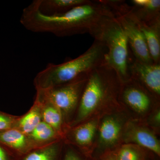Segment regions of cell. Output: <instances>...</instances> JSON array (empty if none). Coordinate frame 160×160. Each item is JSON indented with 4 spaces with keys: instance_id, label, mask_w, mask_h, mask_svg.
I'll return each instance as SVG.
<instances>
[{
    "instance_id": "obj_1",
    "label": "cell",
    "mask_w": 160,
    "mask_h": 160,
    "mask_svg": "<svg viewBox=\"0 0 160 160\" xmlns=\"http://www.w3.org/2000/svg\"><path fill=\"white\" fill-rule=\"evenodd\" d=\"M104 0L90 1L63 14L45 15L30 4L23 9L20 22L34 32H48L58 37L89 33L92 35L106 20L115 17Z\"/></svg>"
},
{
    "instance_id": "obj_2",
    "label": "cell",
    "mask_w": 160,
    "mask_h": 160,
    "mask_svg": "<svg viewBox=\"0 0 160 160\" xmlns=\"http://www.w3.org/2000/svg\"><path fill=\"white\" fill-rule=\"evenodd\" d=\"M122 84L117 72L106 62L89 72L77 111L68 129L121 106Z\"/></svg>"
},
{
    "instance_id": "obj_3",
    "label": "cell",
    "mask_w": 160,
    "mask_h": 160,
    "mask_svg": "<svg viewBox=\"0 0 160 160\" xmlns=\"http://www.w3.org/2000/svg\"><path fill=\"white\" fill-rule=\"evenodd\" d=\"M107 49L102 42L95 40L88 50L79 56L59 64L49 63L33 80L36 90L62 85L87 73L106 62Z\"/></svg>"
},
{
    "instance_id": "obj_4",
    "label": "cell",
    "mask_w": 160,
    "mask_h": 160,
    "mask_svg": "<svg viewBox=\"0 0 160 160\" xmlns=\"http://www.w3.org/2000/svg\"><path fill=\"white\" fill-rule=\"evenodd\" d=\"M92 36L106 46V62L117 72L122 83L129 80V43L122 27L115 17L103 22Z\"/></svg>"
},
{
    "instance_id": "obj_5",
    "label": "cell",
    "mask_w": 160,
    "mask_h": 160,
    "mask_svg": "<svg viewBox=\"0 0 160 160\" xmlns=\"http://www.w3.org/2000/svg\"><path fill=\"white\" fill-rule=\"evenodd\" d=\"M122 105L100 117L92 157L97 160L103 153L114 151L122 145L123 129L130 118Z\"/></svg>"
},
{
    "instance_id": "obj_6",
    "label": "cell",
    "mask_w": 160,
    "mask_h": 160,
    "mask_svg": "<svg viewBox=\"0 0 160 160\" xmlns=\"http://www.w3.org/2000/svg\"><path fill=\"white\" fill-rule=\"evenodd\" d=\"M89 73L81 75L62 85L48 89H36L40 90L57 107L62 117L66 130L77 111Z\"/></svg>"
},
{
    "instance_id": "obj_7",
    "label": "cell",
    "mask_w": 160,
    "mask_h": 160,
    "mask_svg": "<svg viewBox=\"0 0 160 160\" xmlns=\"http://www.w3.org/2000/svg\"><path fill=\"white\" fill-rule=\"evenodd\" d=\"M130 6L125 1H118L113 6L115 17L122 27L129 49L135 58L146 63H153L145 37L138 23L129 12Z\"/></svg>"
},
{
    "instance_id": "obj_8",
    "label": "cell",
    "mask_w": 160,
    "mask_h": 160,
    "mask_svg": "<svg viewBox=\"0 0 160 160\" xmlns=\"http://www.w3.org/2000/svg\"><path fill=\"white\" fill-rule=\"evenodd\" d=\"M159 100L149 90L134 80L122 83L119 101L126 109H129L141 118L146 117L159 106Z\"/></svg>"
},
{
    "instance_id": "obj_9",
    "label": "cell",
    "mask_w": 160,
    "mask_h": 160,
    "mask_svg": "<svg viewBox=\"0 0 160 160\" xmlns=\"http://www.w3.org/2000/svg\"><path fill=\"white\" fill-rule=\"evenodd\" d=\"M123 144L136 145L160 157L159 140L143 120L132 118L127 121L122 135Z\"/></svg>"
},
{
    "instance_id": "obj_10",
    "label": "cell",
    "mask_w": 160,
    "mask_h": 160,
    "mask_svg": "<svg viewBox=\"0 0 160 160\" xmlns=\"http://www.w3.org/2000/svg\"><path fill=\"white\" fill-rule=\"evenodd\" d=\"M101 115L67 129L63 137L64 142L75 146L84 154L92 157Z\"/></svg>"
},
{
    "instance_id": "obj_11",
    "label": "cell",
    "mask_w": 160,
    "mask_h": 160,
    "mask_svg": "<svg viewBox=\"0 0 160 160\" xmlns=\"http://www.w3.org/2000/svg\"><path fill=\"white\" fill-rule=\"evenodd\" d=\"M128 71L129 79L140 83L160 99V63H146L139 61L129 49Z\"/></svg>"
},
{
    "instance_id": "obj_12",
    "label": "cell",
    "mask_w": 160,
    "mask_h": 160,
    "mask_svg": "<svg viewBox=\"0 0 160 160\" xmlns=\"http://www.w3.org/2000/svg\"><path fill=\"white\" fill-rule=\"evenodd\" d=\"M0 143L19 158L36 148L28 135L14 128L0 132Z\"/></svg>"
},
{
    "instance_id": "obj_13",
    "label": "cell",
    "mask_w": 160,
    "mask_h": 160,
    "mask_svg": "<svg viewBox=\"0 0 160 160\" xmlns=\"http://www.w3.org/2000/svg\"><path fill=\"white\" fill-rule=\"evenodd\" d=\"M35 99L39 104L42 121L54 129L63 138L66 128L62 117L57 107L40 90H36Z\"/></svg>"
},
{
    "instance_id": "obj_14",
    "label": "cell",
    "mask_w": 160,
    "mask_h": 160,
    "mask_svg": "<svg viewBox=\"0 0 160 160\" xmlns=\"http://www.w3.org/2000/svg\"><path fill=\"white\" fill-rule=\"evenodd\" d=\"M129 12L136 21L149 23L160 19V0H133Z\"/></svg>"
},
{
    "instance_id": "obj_15",
    "label": "cell",
    "mask_w": 160,
    "mask_h": 160,
    "mask_svg": "<svg viewBox=\"0 0 160 160\" xmlns=\"http://www.w3.org/2000/svg\"><path fill=\"white\" fill-rule=\"evenodd\" d=\"M89 0H35L31 4L42 14L54 16L66 13L72 9L89 3Z\"/></svg>"
},
{
    "instance_id": "obj_16",
    "label": "cell",
    "mask_w": 160,
    "mask_h": 160,
    "mask_svg": "<svg viewBox=\"0 0 160 160\" xmlns=\"http://www.w3.org/2000/svg\"><path fill=\"white\" fill-rule=\"evenodd\" d=\"M134 20L144 34L152 59L154 63H160V19L149 23Z\"/></svg>"
},
{
    "instance_id": "obj_17",
    "label": "cell",
    "mask_w": 160,
    "mask_h": 160,
    "mask_svg": "<svg viewBox=\"0 0 160 160\" xmlns=\"http://www.w3.org/2000/svg\"><path fill=\"white\" fill-rule=\"evenodd\" d=\"M64 144L62 139L48 146L32 149L18 160H62Z\"/></svg>"
},
{
    "instance_id": "obj_18",
    "label": "cell",
    "mask_w": 160,
    "mask_h": 160,
    "mask_svg": "<svg viewBox=\"0 0 160 160\" xmlns=\"http://www.w3.org/2000/svg\"><path fill=\"white\" fill-rule=\"evenodd\" d=\"M28 136L36 148L48 146L63 139L54 129L43 121Z\"/></svg>"
},
{
    "instance_id": "obj_19",
    "label": "cell",
    "mask_w": 160,
    "mask_h": 160,
    "mask_svg": "<svg viewBox=\"0 0 160 160\" xmlns=\"http://www.w3.org/2000/svg\"><path fill=\"white\" fill-rule=\"evenodd\" d=\"M39 104L35 99L33 105L25 114L18 117L14 128L29 135L42 122Z\"/></svg>"
},
{
    "instance_id": "obj_20",
    "label": "cell",
    "mask_w": 160,
    "mask_h": 160,
    "mask_svg": "<svg viewBox=\"0 0 160 160\" xmlns=\"http://www.w3.org/2000/svg\"><path fill=\"white\" fill-rule=\"evenodd\" d=\"M146 151L133 144H123L115 150V153L117 160H147Z\"/></svg>"
},
{
    "instance_id": "obj_21",
    "label": "cell",
    "mask_w": 160,
    "mask_h": 160,
    "mask_svg": "<svg viewBox=\"0 0 160 160\" xmlns=\"http://www.w3.org/2000/svg\"><path fill=\"white\" fill-rule=\"evenodd\" d=\"M65 143V142H64ZM62 160H97L83 153L76 147L65 143Z\"/></svg>"
},
{
    "instance_id": "obj_22",
    "label": "cell",
    "mask_w": 160,
    "mask_h": 160,
    "mask_svg": "<svg viewBox=\"0 0 160 160\" xmlns=\"http://www.w3.org/2000/svg\"><path fill=\"white\" fill-rule=\"evenodd\" d=\"M144 123L155 133L159 131L160 126V109L159 106L153 109L147 117Z\"/></svg>"
},
{
    "instance_id": "obj_23",
    "label": "cell",
    "mask_w": 160,
    "mask_h": 160,
    "mask_svg": "<svg viewBox=\"0 0 160 160\" xmlns=\"http://www.w3.org/2000/svg\"><path fill=\"white\" fill-rule=\"evenodd\" d=\"M18 117L0 111V132L14 128Z\"/></svg>"
},
{
    "instance_id": "obj_24",
    "label": "cell",
    "mask_w": 160,
    "mask_h": 160,
    "mask_svg": "<svg viewBox=\"0 0 160 160\" xmlns=\"http://www.w3.org/2000/svg\"><path fill=\"white\" fill-rule=\"evenodd\" d=\"M19 158L0 143V160H18Z\"/></svg>"
},
{
    "instance_id": "obj_25",
    "label": "cell",
    "mask_w": 160,
    "mask_h": 160,
    "mask_svg": "<svg viewBox=\"0 0 160 160\" xmlns=\"http://www.w3.org/2000/svg\"><path fill=\"white\" fill-rule=\"evenodd\" d=\"M98 160H117L115 150L103 153Z\"/></svg>"
}]
</instances>
